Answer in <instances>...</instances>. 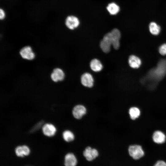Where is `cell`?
I'll return each instance as SVG.
<instances>
[{"label":"cell","mask_w":166,"mask_h":166,"mask_svg":"<svg viewBox=\"0 0 166 166\" xmlns=\"http://www.w3.org/2000/svg\"><path fill=\"white\" fill-rule=\"evenodd\" d=\"M166 74V59L160 61L157 67L151 70L147 78L151 81L157 82L160 81Z\"/></svg>","instance_id":"cell-1"},{"label":"cell","mask_w":166,"mask_h":166,"mask_svg":"<svg viewBox=\"0 0 166 166\" xmlns=\"http://www.w3.org/2000/svg\"><path fill=\"white\" fill-rule=\"evenodd\" d=\"M130 156L134 160H138L143 157L145 152L142 147L140 145L133 144L130 145L128 149Z\"/></svg>","instance_id":"cell-2"},{"label":"cell","mask_w":166,"mask_h":166,"mask_svg":"<svg viewBox=\"0 0 166 166\" xmlns=\"http://www.w3.org/2000/svg\"><path fill=\"white\" fill-rule=\"evenodd\" d=\"M112 42L109 32L104 37L100 43V46L102 50L105 53L109 52L110 50Z\"/></svg>","instance_id":"cell-3"},{"label":"cell","mask_w":166,"mask_h":166,"mask_svg":"<svg viewBox=\"0 0 166 166\" xmlns=\"http://www.w3.org/2000/svg\"><path fill=\"white\" fill-rule=\"evenodd\" d=\"M83 155L87 160L91 161L95 159L98 156L99 153L96 149L88 146L84 150Z\"/></svg>","instance_id":"cell-4"},{"label":"cell","mask_w":166,"mask_h":166,"mask_svg":"<svg viewBox=\"0 0 166 166\" xmlns=\"http://www.w3.org/2000/svg\"><path fill=\"white\" fill-rule=\"evenodd\" d=\"M109 33L112 45L115 49H117L120 46V40L121 36L120 32L118 29H114Z\"/></svg>","instance_id":"cell-5"},{"label":"cell","mask_w":166,"mask_h":166,"mask_svg":"<svg viewBox=\"0 0 166 166\" xmlns=\"http://www.w3.org/2000/svg\"><path fill=\"white\" fill-rule=\"evenodd\" d=\"M80 22L78 18L73 15L68 16L65 20V24L69 29L73 30L79 26Z\"/></svg>","instance_id":"cell-6"},{"label":"cell","mask_w":166,"mask_h":166,"mask_svg":"<svg viewBox=\"0 0 166 166\" xmlns=\"http://www.w3.org/2000/svg\"><path fill=\"white\" fill-rule=\"evenodd\" d=\"M20 54L22 58L29 60L33 59L35 57V54L30 46L23 47L20 50Z\"/></svg>","instance_id":"cell-7"},{"label":"cell","mask_w":166,"mask_h":166,"mask_svg":"<svg viewBox=\"0 0 166 166\" xmlns=\"http://www.w3.org/2000/svg\"><path fill=\"white\" fill-rule=\"evenodd\" d=\"M81 82L85 86L91 88L93 85L94 80L92 75L89 73H84L81 77Z\"/></svg>","instance_id":"cell-8"},{"label":"cell","mask_w":166,"mask_h":166,"mask_svg":"<svg viewBox=\"0 0 166 166\" xmlns=\"http://www.w3.org/2000/svg\"><path fill=\"white\" fill-rule=\"evenodd\" d=\"M86 109L84 106L81 105H78L74 107L72 113L75 118L79 119L86 113Z\"/></svg>","instance_id":"cell-9"},{"label":"cell","mask_w":166,"mask_h":166,"mask_svg":"<svg viewBox=\"0 0 166 166\" xmlns=\"http://www.w3.org/2000/svg\"><path fill=\"white\" fill-rule=\"evenodd\" d=\"M50 77L52 81L57 82L63 80L64 78L65 74L61 69L57 68L53 69Z\"/></svg>","instance_id":"cell-10"},{"label":"cell","mask_w":166,"mask_h":166,"mask_svg":"<svg viewBox=\"0 0 166 166\" xmlns=\"http://www.w3.org/2000/svg\"><path fill=\"white\" fill-rule=\"evenodd\" d=\"M152 140L154 142L157 144H161L164 143L166 140V136L162 132L156 131L152 135Z\"/></svg>","instance_id":"cell-11"},{"label":"cell","mask_w":166,"mask_h":166,"mask_svg":"<svg viewBox=\"0 0 166 166\" xmlns=\"http://www.w3.org/2000/svg\"><path fill=\"white\" fill-rule=\"evenodd\" d=\"M77 163V157L73 153H69L65 155L64 160L65 166H76Z\"/></svg>","instance_id":"cell-12"},{"label":"cell","mask_w":166,"mask_h":166,"mask_svg":"<svg viewBox=\"0 0 166 166\" xmlns=\"http://www.w3.org/2000/svg\"><path fill=\"white\" fill-rule=\"evenodd\" d=\"M42 130L45 135L49 137H51L55 135L56 129L52 124L47 123L45 124L43 126Z\"/></svg>","instance_id":"cell-13"},{"label":"cell","mask_w":166,"mask_h":166,"mask_svg":"<svg viewBox=\"0 0 166 166\" xmlns=\"http://www.w3.org/2000/svg\"><path fill=\"white\" fill-rule=\"evenodd\" d=\"M15 152L17 156L22 157L29 154L30 149L26 145L19 146L15 148Z\"/></svg>","instance_id":"cell-14"},{"label":"cell","mask_w":166,"mask_h":166,"mask_svg":"<svg viewBox=\"0 0 166 166\" xmlns=\"http://www.w3.org/2000/svg\"><path fill=\"white\" fill-rule=\"evenodd\" d=\"M128 61L130 66L133 68H138L141 64L140 59L137 57L133 55L129 57Z\"/></svg>","instance_id":"cell-15"},{"label":"cell","mask_w":166,"mask_h":166,"mask_svg":"<svg viewBox=\"0 0 166 166\" xmlns=\"http://www.w3.org/2000/svg\"><path fill=\"white\" fill-rule=\"evenodd\" d=\"M90 66L91 69L96 72L101 71L103 68V65L97 59H94L91 60L90 62Z\"/></svg>","instance_id":"cell-16"},{"label":"cell","mask_w":166,"mask_h":166,"mask_svg":"<svg viewBox=\"0 0 166 166\" xmlns=\"http://www.w3.org/2000/svg\"><path fill=\"white\" fill-rule=\"evenodd\" d=\"M107 9L110 14L113 15L117 14L120 10L119 6L114 2L109 4L107 7Z\"/></svg>","instance_id":"cell-17"},{"label":"cell","mask_w":166,"mask_h":166,"mask_svg":"<svg viewBox=\"0 0 166 166\" xmlns=\"http://www.w3.org/2000/svg\"><path fill=\"white\" fill-rule=\"evenodd\" d=\"M128 113L131 119L132 120H135L140 116V111L138 108L132 107L129 109Z\"/></svg>","instance_id":"cell-18"},{"label":"cell","mask_w":166,"mask_h":166,"mask_svg":"<svg viewBox=\"0 0 166 166\" xmlns=\"http://www.w3.org/2000/svg\"><path fill=\"white\" fill-rule=\"evenodd\" d=\"M149 29L150 33L154 35H158L160 30V27L156 22H152L149 25Z\"/></svg>","instance_id":"cell-19"},{"label":"cell","mask_w":166,"mask_h":166,"mask_svg":"<svg viewBox=\"0 0 166 166\" xmlns=\"http://www.w3.org/2000/svg\"><path fill=\"white\" fill-rule=\"evenodd\" d=\"M62 136L64 139L67 142L73 140L74 138L73 134L69 130L64 131L63 133Z\"/></svg>","instance_id":"cell-20"},{"label":"cell","mask_w":166,"mask_h":166,"mask_svg":"<svg viewBox=\"0 0 166 166\" xmlns=\"http://www.w3.org/2000/svg\"><path fill=\"white\" fill-rule=\"evenodd\" d=\"M159 51L160 53L162 55H166V44L161 45L159 48Z\"/></svg>","instance_id":"cell-21"},{"label":"cell","mask_w":166,"mask_h":166,"mask_svg":"<svg viewBox=\"0 0 166 166\" xmlns=\"http://www.w3.org/2000/svg\"><path fill=\"white\" fill-rule=\"evenodd\" d=\"M153 166H166V161L163 160H158L155 162Z\"/></svg>","instance_id":"cell-22"},{"label":"cell","mask_w":166,"mask_h":166,"mask_svg":"<svg viewBox=\"0 0 166 166\" xmlns=\"http://www.w3.org/2000/svg\"><path fill=\"white\" fill-rule=\"evenodd\" d=\"M5 13L3 10L1 9L0 10V18L1 20H3L5 17Z\"/></svg>","instance_id":"cell-23"}]
</instances>
